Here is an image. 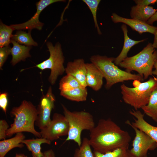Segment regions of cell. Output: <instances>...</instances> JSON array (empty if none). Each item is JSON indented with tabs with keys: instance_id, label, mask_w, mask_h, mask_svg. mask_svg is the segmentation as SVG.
Masks as SVG:
<instances>
[{
	"instance_id": "44dd1931",
	"label": "cell",
	"mask_w": 157,
	"mask_h": 157,
	"mask_svg": "<svg viewBox=\"0 0 157 157\" xmlns=\"http://www.w3.org/2000/svg\"><path fill=\"white\" fill-rule=\"evenodd\" d=\"M141 109L144 114L157 122V86L151 93L148 104Z\"/></svg>"
},
{
	"instance_id": "d6986e66",
	"label": "cell",
	"mask_w": 157,
	"mask_h": 157,
	"mask_svg": "<svg viewBox=\"0 0 157 157\" xmlns=\"http://www.w3.org/2000/svg\"><path fill=\"white\" fill-rule=\"evenodd\" d=\"M157 11L151 6L136 5L131 7L130 15L131 18L147 23Z\"/></svg>"
},
{
	"instance_id": "30bf717a",
	"label": "cell",
	"mask_w": 157,
	"mask_h": 157,
	"mask_svg": "<svg viewBox=\"0 0 157 157\" xmlns=\"http://www.w3.org/2000/svg\"><path fill=\"white\" fill-rule=\"evenodd\" d=\"M55 98L50 86L45 95L42 98L38 108V115L35 124L41 130L46 128L51 121V111L54 107Z\"/></svg>"
},
{
	"instance_id": "e0dca14e",
	"label": "cell",
	"mask_w": 157,
	"mask_h": 157,
	"mask_svg": "<svg viewBox=\"0 0 157 157\" xmlns=\"http://www.w3.org/2000/svg\"><path fill=\"white\" fill-rule=\"evenodd\" d=\"M25 136L22 132L16 133L11 138L1 140L0 141V157H5L10 150L15 147L21 148L24 146L22 143Z\"/></svg>"
},
{
	"instance_id": "6da1fadb",
	"label": "cell",
	"mask_w": 157,
	"mask_h": 157,
	"mask_svg": "<svg viewBox=\"0 0 157 157\" xmlns=\"http://www.w3.org/2000/svg\"><path fill=\"white\" fill-rule=\"evenodd\" d=\"M89 142L94 151L101 153L122 147L129 148L131 140L129 133L110 119H100L90 131Z\"/></svg>"
},
{
	"instance_id": "ba28073f",
	"label": "cell",
	"mask_w": 157,
	"mask_h": 157,
	"mask_svg": "<svg viewBox=\"0 0 157 157\" xmlns=\"http://www.w3.org/2000/svg\"><path fill=\"white\" fill-rule=\"evenodd\" d=\"M131 127L135 131V135L132 142V148L128 150L129 157H147L148 151L155 149L157 143L144 132Z\"/></svg>"
},
{
	"instance_id": "4316f807",
	"label": "cell",
	"mask_w": 157,
	"mask_h": 157,
	"mask_svg": "<svg viewBox=\"0 0 157 157\" xmlns=\"http://www.w3.org/2000/svg\"><path fill=\"white\" fill-rule=\"evenodd\" d=\"M129 148L122 147L105 153L94 151V157H129Z\"/></svg>"
},
{
	"instance_id": "2e32d148",
	"label": "cell",
	"mask_w": 157,
	"mask_h": 157,
	"mask_svg": "<svg viewBox=\"0 0 157 157\" xmlns=\"http://www.w3.org/2000/svg\"><path fill=\"white\" fill-rule=\"evenodd\" d=\"M121 28L124 35V44L120 54L117 57L115 58L114 63L116 65H119L121 62L127 57V54L132 47L137 44L144 42L145 40L143 39L135 40L131 39L128 35V31L126 25L123 24L122 25Z\"/></svg>"
},
{
	"instance_id": "277c9868",
	"label": "cell",
	"mask_w": 157,
	"mask_h": 157,
	"mask_svg": "<svg viewBox=\"0 0 157 157\" xmlns=\"http://www.w3.org/2000/svg\"><path fill=\"white\" fill-rule=\"evenodd\" d=\"M157 60V51L151 43L147 45L140 52L130 57H127L119 65L126 71L130 72L135 71L146 79L152 74L153 68Z\"/></svg>"
},
{
	"instance_id": "5bb4252c",
	"label": "cell",
	"mask_w": 157,
	"mask_h": 157,
	"mask_svg": "<svg viewBox=\"0 0 157 157\" xmlns=\"http://www.w3.org/2000/svg\"><path fill=\"white\" fill-rule=\"evenodd\" d=\"M111 18L113 22L123 23L140 34L147 32L154 34L157 29V27L149 25L147 23L132 18L122 17L115 13L112 14Z\"/></svg>"
},
{
	"instance_id": "e575fe53",
	"label": "cell",
	"mask_w": 157,
	"mask_h": 157,
	"mask_svg": "<svg viewBox=\"0 0 157 157\" xmlns=\"http://www.w3.org/2000/svg\"><path fill=\"white\" fill-rule=\"evenodd\" d=\"M154 35V37L152 45L154 48H157V29Z\"/></svg>"
},
{
	"instance_id": "f1b7e54d",
	"label": "cell",
	"mask_w": 157,
	"mask_h": 157,
	"mask_svg": "<svg viewBox=\"0 0 157 157\" xmlns=\"http://www.w3.org/2000/svg\"><path fill=\"white\" fill-rule=\"evenodd\" d=\"M11 47L9 45L0 47V69H1L8 56L11 53Z\"/></svg>"
},
{
	"instance_id": "d6a6232c",
	"label": "cell",
	"mask_w": 157,
	"mask_h": 157,
	"mask_svg": "<svg viewBox=\"0 0 157 157\" xmlns=\"http://www.w3.org/2000/svg\"><path fill=\"white\" fill-rule=\"evenodd\" d=\"M43 153L44 157H55L54 152L51 149L45 151Z\"/></svg>"
},
{
	"instance_id": "8d00e7d4",
	"label": "cell",
	"mask_w": 157,
	"mask_h": 157,
	"mask_svg": "<svg viewBox=\"0 0 157 157\" xmlns=\"http://www.w3.org/2000/svg\"><path fill=\"white\" fill-rule=\"evenodd\" d=\"M15 157H27V156L23 154H16Z\"/></svg>"
},
{
	"instance_id": "9a60e30c",
	"label": "cell",
	"mask_w": 157,
	"mask_h": 157,
	"mask_svg": "<svg viewBox=\"0 0 157 157\" xmlns=\"http://www.w3.org/2000/svg\"><path fill=\"white\" fill-rule=\"evenodd\" d=\"M86 65L87 86L94 91H97L103 85V76L100 70L93 63H86Z\"/></svg>"
},
{
	"instance_id": "d4e9b609",
	"label": "cell",
	"mask_w": 157,
	"mask_h": 157,
	"mask_svg": "<svg viewBox=\"0 0 157 157\" xmlns=\"http://www.w3.org/2000/svg\"><path fill=\"white\" fill-rule=\"evenodd\" d=\"M14 30L10 26H8L0 22V47L9 45Z\"/></svg>"
},
{
	"instance_id": "f546056e",
	"label": "cell",
	"mask_w": 157,
	"mask_h": 157,
	"mask_svg": "<svg viewBox=\"0 0 157 157\" xmlns=\"http://www.w3.org/2000/svg\"><path fill=\"white\" fill-rule=\"evenodd\" d=\"M9 126L5 120H0V140H3L6 139L7 136L6 132L9 128Z\"/></svg>"
},
{
	"instance_id": "7c38bea8",
	"label": "cell",
	"mask_w": 157,
	"mask_h": 157,
	"mask_svg": "<svg viewBox=\"0 0 157 157\" xmlns=\"http://www.w3.org/2000/svg\"><path fill=\"white\" fill-rule=\"evenodd\" d=\"M129 112L135 118H133L134 122H131L127 120L125 123L144 132L157 143V126H153L146 121L144 118V114L140 110L133 109Z\"/></svg>"
},
{
	"instance_id": "4fadbf2b",
	"label": "cell",
	"mask_w": 157,
	"mask_h": 157,
	"mask_svg": "<svg viewBox=\"0 0 157 157\" xmlns=\"http://www.w3.org/2000/svg\"><path fill=\"white\" fill-rule=\"evenodd\" d=\"M67 74L75 78L83 88H86V63L83 59H78L73 61L69 62L65 68Z\"/></svg>"
},
{
	"instance_id": "ffe728a7",
	"label": "cell",
	"mask_w": 157,
	"mask_h": 157,
	"mask_svg": "<svg viewBox=\"0 0 157 157\" xmlns=\"http://www.w3.org/2000/svg\"><path fill=\"white\" fill-rule=\"evenodd\" d=\"M51 141L44 138L24 140L22 143L26 146L32 153L33 157H44V153L41 151V145L43 143L50 144Z\"/></svg>"
},
{
	"instance_id": "836d02e7",
	"label": "cell",
	"mask_w": 157,
	"mask_h": 157,
	"mask_svg": "<svg viewBox=\"0 0 157 157\" xmlns=\"http://www.w3.org/2000/svg\"><path fill=\"white\" fill-rule=\"evenodd\" d=\"M156 21H157V11L147 23L149 25H152L153 23Z\"/></svg>"
},
{
	"instance_id": "7402d4cb",
	"label": "cell",
	"mask_w": 157,
	"mask_h": 157,
	"mask_svg": "<svg viewBox=\"0 0 157 157\" xmlns=\"http://www.w3.org/2000/svg\"><path fill=\"white\" fill-rule=\"evenodd\" d=\"M88 92L86 88L78 87L67 91H60L62 96L69 100L77 102L86 100Z\"/></svg>"
},
{
	"instance_id": "1f68e13d",
	"label": "cell",
	"mask_w": 157,
	"mask_h": 157,
	"mask_svg": "<svg viewBox=\"0 0 157 157\" xmlns=\"http://www.w3.org/2000/svg\"><path fill=\"white\" fill-rule=\"evenodd\" d=\"M136 5L142 6H149L157 3V0H134Z\"/></svg>"
},
{
	"instance_id": "603a6c76",
	"label": "cell",
	"mask_w": 157,
	"mask_h": 157,
	"mask_svg": "<svg viewBox=\"0 0 157 157\" xmlns=\"http://www.w3.org/2000/svg\"><path fill=\"white\" fill-rule=\"evenodd\" d=\"M31 32V31H29L27 33L19 30L15 34L13 35L11 40H13L20 44H24L27 46H37L38 44L32 38Z\"/></svg>"
},
{
	"instance_id": "8992f818",
	"label": "cell",
	"mask_w": 157,
	"mask_h": 157,
	"mask_svg": "<svg viewBox=\"0 0 157 157\" xmlns=\"http://www.w3.org/2000/svg\"><path fill=\"white\" fill-rule=\"evenodd\" d=\"M64 116L69 129L66 141H74L80 147L81 144V133L84 130L90 131L95 126L92 115L84 111L71 112L62 104Z\"/></svg>"
},
{
	"instance_id": "5b68a950",
	"label": "cell",
	"mask_w": 157,
	"mask_h": 157,
	"mask_svg": "<svg viewBox=\"0 0 157 157\" xmlns=\"http://www.w3.org/2000/svg\"><path fill=\"white\" fill-rule=\"evenodd\" d=\"M157 86V78H150L147 81L140 82L134 88L123 83L120 86L122 98L124 102L133 107L135 110L146 105L152 92Z\"/></svg>"
},
{
	"instance_id": "52a82bcc",
	"label": "cell",
	"mask_w": 157,
	"mask_h": 157,
	"mask_svg": "<svg viewBox=\"0 0 157 157\" xmlns=\"http://www.w3.org/2000/svg\"><path fill=\"white\" fill-rule=\"evenodd\" d=\"M47 45L50 53L49 58L37 65L36 67L41 70L46 69L51 70L49 81L50 83L54 85L59 76L65 71L63 66L65 58L63 55L60 44L57 43L54 46L51 42H48Z\"/></svg>"
},
{
	"instance_id": "d590c367",
	"label": "cell",
	"mask_w": 157,
	"mask_h": 157,
	"mask_svg": "<svg viewBox=\"0 0 157 157\" xmlns=\"http://www.w3.org/2000/svg\"><path fill=\"white\" fill-rule=\"evenodd\" d=\"M155 69L152 71V74L156 76V78H157V60L155 62L154 65Z\"/></svg>"
},
{
	"instance_id": "8fae6325",
	"label": "cell",
	"mask_w": 157,
	"mask_h": 157,
	"mask_svg": "<svg viewBox=\"0 0 157 157\" xmlns=\"http://www.w3.org/2000/svg\"><path fill=\"white\" fill-rule=\"evenodd\" d=\"M65 1L64 0H40L36 3V11L29 20L21 24H12L10 26L14 30L28 29L31 31L34 28L41 30L44 25V24L39 20V17L42 11L48 6L53 3Z\"/></svg>"
},
{
	"instance_id": "7a4b0ae2",
	"label": "cell",
	"mask_w": 157,
	"mask_h": 157,
	"mask_svg": "<svg viewBox=\"0 0 157 157\" xmlns=\"http://www.w3.org/2000/svg\"><path fill=\"white\" fill-rule=\"evenodd\" d=\"M38 114L35 107L31 102L26 100L23 101L19 106L13 107L10 114L14 117V121L6 132L7 137H11L15 133L26 132L41 138L40 132L37 131L34 127Z\"/></svg>"
},
{
	"instance_id": "cb8c5ba5",
	"label": "cell",
	"mask_w": 157,
	"mask_h": 157,
	"mask_svg": "<svg viewBox=\"0 0 157 157\" xmlns=\"http://www.w3.org/2000/svg\"><path fill=\"white\" fill-rule=\"evenodd\" d=\"M78 87H81L79 83L70 75L67 74L61 79L59 82V89L60 91H69Z\"/></svg>"
},
{
	"instance_id": "9c48e42d",
	"label": "cell",
	"mask_w": 157,
	"mask_h": 157,
	"mask_svg": "<svg viewBox=\"0 0 157 157\" xmlns=\"http://www.w3.org/2000/svg\"><path fill=\"white\" fill-rule=\"evenodd\" d=\"M69 129L68 123L64 115L55 113L49 124L40 130V133L41 138L51 142L58 139L61 136L67 135Z\"/></svg>"
},
{
	"instance_id": "3957f363",
	"label": "cell",
	"mask_w": 157,
	"mask_h": 157,
	"mask_svg": "<svg viewBox=\"0 0 157 157\" xmlns=\"http://www.w3.org/2000/svg\"><path fill=\"white\" fill-rule=\"evenodd\" d=\"M115 58L94 55L90 58L91 63L100 70L106 80L105 87L109 89L114 84L129 80H138L142 81L144 79L140 74H132L119 68L114 63Z\"/></svg>"
},
{
	"instance_id": "4dcf8cb0",
	"label": "cell",
	"mask_w": 157,
	"mask_h": 157,
	"mask_svg": "<svg viewBox=\"0 0 157 157\" xmlns=\"http://www.w3.org/2000/svg\"><path fill=\"white\" fill-rule=\"evenodd\" d=\"M8 104L7 94L6 92L1 93L0 94V107L6 113Z\"/></svg>"
},
{
	"instance_id": "83f0119b",
	"label": "cell",
	"mask_w": 157,
	"mask_h": 157,
	"mask_svg": "<svg viewBox=\"0 0 157 157\" xmlns=\"http://www.w3.org/2000/svg\"><path fill=\"white\" fill-rule=\"evenodd\" d=\"M82 1L87 5L92 14L95 27L97 29L99 35L102 34L98 25L97 17V14L98 6L101 1L100 0H83Z\"/></svg>"
},
{
	"instance_id": "ac0fdd59",
	"label": "cell",
	"mask_w": 157,
	"mask_h": 157,
	"mask_svg": "<svg viewBox=\"0 0 157 157\" xmlns=\"http://www.w3.org/2000/svg\"><path fill=\"white\" fill-rule=\"evenodd\" d=\"M11 43L13 45L11 48L10 53L12 56L11 61L12 65H15L21 60L24 61L26 58L31 56L29 51L31 46L21 45L12 40Z\"/></svg>"
},
{
	"instance_id": "484cf974",
	"label": "cell",
	"mask_w": 157,
	"mask_h": 157,
	"mask_svg": "<svg viewBox=\"0 0 157 157\" xmlns=\"http://www.w3.org/2000/svg\"><path fill=\"white\" fill-rule=\"evenodd\" d=\"M91 147L89 139L84 138L81 146L75 149L74 157H94Z\"/></svg>"
}]
</instances>
